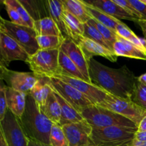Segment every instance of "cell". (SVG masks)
Segmentation results:
<instances>
[{
    "instance_id": "cell-12",
    "label": "cell",
    "mask_w": 146,
    "mask_h": 146,
    "mask_svg": "<svg viewBox=\"0 0 146 146\" xmlns=\"http://www.w3.org/2000/svg\"><path fill=\"white\" fill-rule=\"evenodd\" d=\"M0 54L1 66L7 67L13 61L27 62L29 55L15 40L4 33L0 32Z\"/></svg>"
},
{
    "instance_id": "cell-37",
    "label": "cell",
    "mask_w": 146,
    "mask_h": 146,
    "mask_svg": "<svg viewBox=\"0 0 146 146\" xmlns=\"http://www.w3.org/2000/svg\"><path fill=\"white\" fill-rule=\"evenodd\" d=\"M113 1L115 4H118V6L122 7V8L125 11H127L130 15L133 16V17H135V19H141L140 14L138 13V11L131 5L129 0H113Z\"/></svg>"
},
{
    "instance_id": "cell-2",
    "label": "cell",
    "mask_w": 146,
    "mask_h": 146,
    "mask_svg": "<svg viewBox=\"0 0 146 146\" xmlns=\"http://www.w3.org/2000/svg\"><path fill=\"white\" fill-rule=\"evenodd\" d=\"M19 120L27 138L49 145L50 133L54 123L41 112L29 94L24 114Z\"/></svg>"
},
{
    "instance_id": "cell-33",
    "label": "cell",
    "mask_w": 146,
    "mask_h": 146,
    "mask_svg": "<svg viewBox=\"0 0 146 146\" xmlns=\"http://www.w3.org/2000/svg\"><path fill=\"white\" fill-rule=\"evenodd\" d=\"M84 36L87 37V38L93 40V41H95V42L101 44L103 46L106 47V48L111 50L109 46L108 45V44H107L105 38H104V36L101 35V34L98 31V29H97L89 21H88L86 24H84Z\"/></svg>"
},
{
    "instance_id": "cell-30",
    "label": "cell",
    "mask_w": 146,
    "mask_h": 146,
    "mask_svg": "<svg viewBox=\"0 0 146 146\" xmlns=\"http://www.w3.org/2000/svg\"><path fill=\"white\" fill-rule=\"evenodd\" d=\"M89 21L97 29H98V31L101 33V35L104 36V38H105L106 41L108 45L109 46L111 51H113V45L114 44H115V41H117V37H118L117 33L115 32V31H114L113 30L111 29L110 28L107 27L106 26L104 25V24H102L101 23L97 21L96 20L93 19L92 17H91Z\"/></svg>"
},
{
    "instance_id": "cell-13",
    "label": "cell",
    "mask_w": 146,
    "mask_h": 146,
    "mask_svg": "<svg viewBox=\"0 0 146 146\" xmlns=\"http://www.w3.org/2000/svg\"><path fill=\"white\" fill-rule=\"evenodd\" d=\"M55 78L69 84L74 88L82 93L94 105H98L104 101L108 93L99 88L94 84H89L87 81L79 78L68 76L65 75H57Z\"/></svg>"
},
{
    "instance_id": "cell-29",
    "label": "cell",
    "mask_w": 146,
    "mask_h": 146,
    "mask_svg": "<svg viewBox=\"0 0 146 146\" xmlns=\"http://www.w3.org/2000/svg\"><path fill=\"white\" fill-rule=\"evenodd\" d=\"M64 38L61 36H37L36 37L39 50L60 48Z\"/></svg>"
},
{
    "instance_id": "cell-21",
    "label": "cell",
    "mask_w": 146,
    "mask_h": 146,
    "mask_svg": "<svg viewBox=\"0 0 146 146\" xmlns=\"http://www.w3.org/2000/svg\"><path fill=\"white\" fill-rule=\"evenodd\" d=\"M40 110L54 123L60 124L61 118V106L53 90L48 96L46 104Z\"/></svg>"
},
{
    "instance_id": "cell-26",
    "label": "cell",
    "mask_w": 146,
    "mask_h": 146,
    "mask_svg": "<svg viewBox=\"0 0 146 146\" xmlns=\"http://www.w3.org/2000/svg\"><path fill=\"white\" fill-rule=\"evenodd\" d=\"M34 29L37 36H61V31L50 17L36 21Z\"/></svg>"
},
{
    "instance_id": "cell-41",
    "label": "cell",
    "mask_w": 146,
    "mask_h": 146,
    "mask_svg": "<svg viewBox=\"0 0 146 146\" xmlns=\"http://www.w3.org/2000/svg\"><path fill=\"white\" fill-rule=\"evenodd\" d=\"M138 132H143L146 131V115L143 118L142 121L139 123L138 126Z\"/></svg>"
},
{
    "instance_id": "cell-18",
    "label": "cell",
    "mask_w": 146,
    "mask_h": 146,
    "mask_svg": "<svg viewBox=\"0 0 146 146\" xmlns=\"http://www.w3.org/2000/svg\"><path fill=\"white\" fill-rule=\"evenodd\" d=\"M6 95L8 109L19 119L21 118L25 111L27 95L24 93L16 91L7 86L6 88Z\"/></svg>"
},
{
    "instance_id": "cell-15",
    "label": "cell",
    "mask_w": 146,
    "mask_h": 146,
    "mask_svg": "<svg viewBox=\"0 0 146 146\" xmlns=\"http://www.w3.org/2000/svg\"><path fill=\"white\" fill-rule=\"evenodd\" d=\"M78 46L84 53L86 58L89 61L94 56H101L112 62H115L118 57L113 51L103 46L101 44L85 36H81L78 42Z\"/></svg>"
},
{
    "instance_id": "cell-25",
    "label": "cell",
    "mask_w": 146,
    "mask_h": 146,
    "mask_svg": "<svg viewBox=\"0 0 146 146\" xmlns=\"http://www.w3.org/2000/svg\"><path fill=\"white\" fill-rule=\"evenodd\" d=\"M51 91L52 89L46 82L45 78H40L38 82L31 89L29 95L34 98L38 108H41L46 104Z\"/></svg>"
},
{
    "instance_id": "cell-35",
    "label": "cell",
    "mask_w": 146,
    "mask_h": 146,
    "mask_svg": "<svg viewBox=\"0 0 146 146\" xmlns=\"http://www.w3.org/2000/svg\"><path fill=\"white\" fill-rule=\"evenodd\" d=\"M133 101L143 108L146 110V85L142 83H137L136 89H135V95H134Z\"/></svg>"
},
{
    "instance_id": "cell-22",
    "label": "cell",
    "mask_w": 146,
    "mask_h": 146,
    "mask_svg": "<svg viewBox=\"0 0 146 146\" xmlns=\"http://www.w3.org/2000/svg\"><path fill=\"white\" fill-rule=\"evenodd\" d=\"M64 9L76 17L81 23L86 24L91 19L82 0H61Z\"/></svg>"
},
{
    "instance_id": "cell-38",
    "label": "cell",
    "mask_w": 146,
    "mask_h": 146,
    "mask_svg": "<svg viewBox=\"0 0 146 146\" xmlns=\"http://www.w3.org/2000/svg\"><path fill=\"white\" fill-rule=\"evenodd\" d=\"M2 3L4 4V7H5L6 10H7V14H8L11 22L14 23V24H19V25L25 26L24 21H22L21 17H20V15L19 14L18 11H17L14 7H11V5H9V4H7V3L4 2V1H2Z\"/></svg>"
},
{
    "instance_id": "cell-10",
    "label": "cell",
    "mask_w": 146,
    "mask_h": 146,
    "mask_svg": "<svg viewBox=\"0 0 146 146\" xmlns=\"http://www.w3.org/2000/svg\"><path fill=\"white\" fill-rule=\"evenodd\" d=\"M1 80L7 82V86L29 95L33 87L38 82L39 77L33 72H19L11 71L1 66Z\"/></svg>"
},
{
    "instance_id": "cell-42",
    "label": "cell",
    "mask_w": 146,
    "mask_h": 146,
    "mask_svg": "<svg viewBox=\"0 0 146 146\" xmlns=\"http://www.w3.org/2000/svg\"><path fill=\"white\" fill-rule=\"evenodd\" d=\"M29 146H50L49 145H46L43 143L38 142V141H34V140L29 138Z\"/></svg>"
},
{
    "instance_id": "cell-36",
    "label": "cell",
    "mask_w": 146,
    "mask_h": 146,
    "mask_svg": "<svg viewBox=\"0 0 146 146\" xmlns=\"http://www.w3.org/2000/svg\"><path fill=\"white\" fill-rule=\"evenodd\" d=\"M6 88L7 86L3 84V80H1V88H0V121L4 118L8 106L7 102V95H6Z\"/></svg>"
},
{
    "instance_id": "cell-19",
    "label": "cell",
    "mask_w": 146,
    "mask_h": 146,
    "mask_svg": "<svg viewBox=\"0 0 146 146\" xmlns=\"http://www.w3.org/2000/svg\"><path fill=\"white\" fill-rule=\"evenodd\" d=\"M63 17L66 27L68 37L78 44L79 38L84 35V24L71 13L64 9Z\"/></svg>"
},
{
    "instance_id": "cell-46",
    "label": "cell",
    "mask_w": 146,
    "mask_h": 146,
    "mask_svg": "<svg viewBox=\"0 0 146 146\" xmlns=\"http://www.w3.org/2000/svg\"><path fill=\"white\" fill-rule=\"evenodd\" d=\"M141 2L143 3V4H145V5H146V0H141Z\"/></svg>"
},
{
    "instance_id": "cell-11",
    "label": "cell",
    "mask_w": 146,
    "mask_h": 146,
    "mask_svg": "<svg viewBox=\"0 0 146 146\" xmlns=\"http://www.w3.org/2000/svg\"><path fill=\"white\" fill-rule=\"evenodd\" d=\"M68 146H96L93 141V128L86 120L66 124L62 126Z\"/></svg>"
},
{
    "instance_id": "cell-27",
    "label": "cell",
    "mask_w": 146,
    "mask_h": 146,
    "mask_svg": "<svg viewBox=\"0 0 146 146\" xmlns=\"http://www.w3.org/2000/svg\"><path fill=\"white\" fill-rule=\"evenodd\" d=\"M58 63L61 68L62 74L61 75L68 76L74 77V78H79L86 81L85 77L80 71L77 66L72 61V60L64 54L62 51L60 50L59 56H58Z\"/></svg>"
},
{
    "instance_id": "cell-31",
    "label": "cell",
    "mask_w": 146,
    "mask_h": 146,
    "mask_svg": "<svg viewBox=\"0 0 146 146\" xmlns=\"http://www.w3.org/2000/svg\"><path fill=\"white\" fill-rule=\"evenodd\" d=\"M50 146H68V142L61 125H53L49 136Z\"/></svg>"
},
{
    "instance_id": "cell-20",
    "label": "cell",
    "mask_w": 146,
    "mask_h": 146,
    "mask_svg": "<svg viewBox=\"0 0 146 146\" xmlns=\"http://www.w3.org/2000/svg\"><path fill=\"white\" fill-rule=\"evenodd\" d=\"M55 93L57 100L60 104L61 110V118L60 121V125L63 126L66 124L77 123L84 120L83 115L79 112L74 109L70 104H68L62 97L58 95L57 93Z\"/></svg>"
},
{
    "instance_id": "cell-3",
    "label": "cell",
    "mask_w": 146,
    "mask_h": 146,
    "mask_svg": "<svg viewBox=\"0 0 146 146\" xmlns=\"http://www.w3.org/2000/svg\"><path fill=\"white\" fill-rule=\"evenodd\" d=\"M93 128L92 138L96 146H131L138 128L123 126Z\"/></svg>"
},
{
    "instance_id": "cell-28",
    "label": "cell",
    "mask_w": 146,
    "mask_h": 146,
    "mask_svg": "<svg viewBox=\"0 0 146 146\" xmlns=\"http://www.w3.org/2000/svg\"><path fill=\"white\" fill-rule=\"evenodd\" d=\"M117 34L121 37L123 38L124 39L130 41L141 48V49L146 51V39L145 38H141L137 36L135 33L124 23L119 24L117 27L116 30Z\"/></svg>"
},
{
    "instance_id": "cell-39",
    "label": "cell",
    "mask_w": 146,
    "mask_h": 146,
    "mask_svg": "<svg viewBox=\"0 0 146 146\" xmlns=\"http://www.w3.org/2000/svg\"><path fill=\"white\" fill-rule=\"evenodd\" d=\"M131 5L138 11L141 20L146 21V5L143 4L141 0H129Z\"/></svg>"
},
{
    "instance_id": "cell-34",
    "label": "cell",
    "mask_w": 146,
    "mask_h": 146,
    "mask_svg": "<svg viewBox=\"0 0 146 146\" xmlns=\"http://www.w3.org/2000/svg\"><path fill=\"white\" fill-rule=\"evenodd\" d=\"M4 2L7 3V4H9L11 7H14L17 11H18L19 14L21 17V19L24 21V24L26 27H30V28L34 29V23L35 21L31 18L30 14H29L28 11H27L24 6L19 2V0H4Z\"/></svg>"
},
{
    "instance_id": "cell-8",
    "label": "cell",
    "mask_w": 146,
    "mask_h": 146,
    "mask_svg": "<svg viewBox=\"0 0 146 146\" xmlns=\"http://www.w3.org/2000/svg\"><path fill=\"white\" fill-rule=\"evenodd\" d=\"M44 78L53 91L61 96L68 104L81 114L86 108L94 105L82 93L69 84L55 77H46Z\"/></svg>"
},
{
    "instance_id": "cell-45",
    "label": "cell",
    "mask_w": 146,
    "mask_h": 146,
    "mask_svg": "<svg viewBox=\"0 0 146 146\" xmlns=\"http://www.w3.org/2000/svg\"><path fill=\"white\" fill-rule=\"evenodd\" d=\"M0 146H8L4 136L1 133H0Z\"/></svg>"
},
{
    "instance_id": "cell-14",
    "label": "cell",
    "mask_w": 146,
    "mask_h": 146,
    "mask_svg": "<svg viewBox=\"0 0 146 146\" xmlns=\"http://www.w3.org/2000/svg\"><path fill=\"white\" fill-rule=\"evenodd\" d=\"M60 50L66 54L72 60L73 62L77 66L78 69L85 77L87 82L89 84H93L90 78L88 61L86 58L79 46L76 43L74 42L71 38L66 37L64 38L60 47Z\"/></svg>"
},
{
    "instance_id": "cell-7",
    "label": "cell",
    "mask_w": 146,
    "mask_h": 146,
    "mask_svg": "<svg viewBox=\"0 0 146 146\" xmlns=\"http://www.w3.org/2000/svg\"><path fill=\"white\" fill-rule=\"evenodd\" d=\"M98 106L123 115L137 126L146 115V110L137 105L133 101L123 99L110 94Z\"/></svg>"
},
{
    "instance_id": "cell-40",
    "label": "cell",
    "mask_w": 146,
    "mask_h": 146,
    "mask_svg": "<svg viewBox=\"0 0 146 146\" xmlns=\"http://www.w3.org/2000/svg\"><path fill=\"white\" fill-rule=\"evenodd\" d=\"M135 23H136L139 26L140 28L141 29V30L143 31V34L145 38L146 39V21L141 19H136Z\"/></svg>"
},
{
    "instance_id": "cell-17",
    "label": "cell",
    "mask_w": 146,
    "mask_h": 146,
    "mask_svg": "<svg viewBox=\"0 0 146 146\" xmlns=\"http://www.w3.org/2000/svg\"><path fill=\"white\" fill-rule=\"evenodd\" d=\"M113 51L117 56L146 60V51L141 49L135 44L118 35L117 41L113 45Z\"/></svg>"
},
{
    "instance_id": "cell-16",
    "label": "cell",
    "mask_w": 146,
    "mask_h": 146,
    "mask_svg": "<svg viewBox=\"0 0 146 146\" xmlns=\"http://www.w3.org/2000/svg\"><path fill=\"white\" fill-rule=\"evenodd\" d=\"M86 3L101 10L108 15L117 19H126L135 22V19L130 15L122 7L115 4L113 0H90L85 1Z\"/></svg>"
},
{
    "instance_id": "cell-1",
    "label": "cell",
    "mask_w": 146,
    "mask_h": 146,
    "mask_svg": "<svg viewBox=\"0 0 146 146\" xmlns=\"http://www.w3.org/2000/svg\"><path fill=\"white\" fill-rule=\"evenodd\" d=\"M91 82L113 96L133 101L138 77L125 65L113 68L104 65L94 58L88 61Z\"/></svg>"
},
{
    "instance_id": "cell-9",
    "label": "cell",
    "mask_w": 146,
    "mask_h": 146,
    "mask_svg": "<svg viewBox=\"0 0 146 146\" xmlns=\"http://www.w3.org/2000/svg\"><path fill=\"white\" fill-rule=\"evenodd\" d=\"M0 133L3 135L8 146H29V138L19 120L9 109L4 119L0 121Z\"/></svg>"
},
{
    "instance_id": "cell-4",
    "label": "cell",
    "mask_w": 146,
    "mask_h": 146,
    "mask_svg": "<svg viewBox=\"0 0 146 146\" xmlns=\"http://www.w3.org/2000/svg\"><path fill=\"white\" fill-rule=\"evenodd\" d=\"M59 51L60 48L38 50L34 55L29 56L26 63L39 78L54 77L62 74L58 63Z\"/></svg>"
},
{
    "instance_id": "cell-24",
    "label": "cell",
    "mask_w": 146,
    "mask_h": 146,
    "mask_svg": "<svg viewBox=\"0 0 146 146\" xmlns=\"http://www.w3.org/2000/svg\"><path fill=\"white\" fill-rule=\"evenodd\" d=\"M48 3V12L49 17L54 20V22L57 25L58 28L61 31L63 36L64 38L68 37L66 27L64 23L63 12H64V7H63L62 1L58 0H50L47 1Z\"/></svg>"
},
{
    "instance_id": "cell-32",
    "label": "cell",
    "mask_w": 146,
    "mask_h": 146,
    "mask_svg": "<svg viewBox=\"0 0 146 146\" xmlns=\"http://www.w3.org/2000/svg\"><path fill=\"white\" fill-rule=\"evenodd\" d=\"M19 2L24 6V8L27 9L29 14L31 17V18L34 21L43 19L41 17V14L44 13L46 9H48V3L46 1V5H39L41 1H20Z\"/></svg>"
},
{
    "instance_id": "cell-5",
    "label": "cell",
    "mask_w": 146,
    "mask_h": 146,
    "mask_svg": "<svg viewBox=\"0 0 146 146\" xmlns=\"http://www.w3.org/2000/svg\"><path fill=\"white\" fill-rule=\"evenodd\" d=\"M81 115L94 128H105L118 125L138 128V126L128 118L98 105H92L88 107L83 111Z\"/></svg>"
},
{
    "instance_id": "cell-44",
    "label": "cell",
    "mask_w": 146,
    "mask_h": 146,
    "mask_svg": "<svg viewBox=\"0 0 146 146\" xmlns=\"http://www.w3.org/2000/svg\"><path fill=\"white\" fill-rule=\"evenodd\" d=\"M138 81L140 83H142L146 85V73L144 74H142L141 76L138 77Z\"/></svg>"
},
{
    "instance_id": "cell-43",
    "label": "cell",
    "mask_w": 146,
    "mask_h": 146,
    "mask_svg": "<svg viewBox=\"0 0 146 146\" xmlns=\"http://www.w3.org/2000/svg\"><path fill=\"white\" fill-rule=\"evenodd\" d=\"M131 146H146V142L140 141L136 139H134V141H133Z\"/></svg>"
},
{
    "instance_id": "cell-23",
    "label": "cell",
    "mask_w": 146,
    "mask_h": 146,
    "mask_svg": "<svg viewBox=\"0 0 146 146\" xmlns=\"http://www.w3.org/2000/svg\"><path fill=\"white\" fill-rule=\"evenodd\" d=\"M82 1L84 4V5H85L87 11H88V14H90L91 17H92L93 19H96L98 22L101 23L104 25L106 26L107 27L110 28L111 29L113 30L114 31H115L117 27L119 24H123V22L121 20L117 19L107 14L106 13L104 12L101 10L87 4V3L85 2V1H83L82 0Z\"/></svg>"
},
{
    "instance_id": "cell-6",
    "label": "cell",
    "mask_w": 146,
    "mask_h": 146,
    "mask_svg": "<svg viewBox=\"0 0 146 146\" xmlns=\"http://www.w3.org/2000/svg\"><path fill=\"white\" fill-rule=\"evenodd\" d=\"M0 32L7 34L15 40L29 56L34 55L39 50L36 40L37 34L34 29L14 24L1 17Z\"/></svg>"
}]
</instances>
